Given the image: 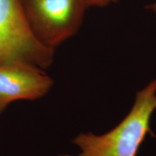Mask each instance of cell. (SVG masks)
<instances>
[{
	"label": "cell",
	"instance_id": "obj_1",
	"mask_svg": "<svg viewBox=\"0 0 156 156\" xmlns=\"http://www.w3.org/2000/svg\"><path fill=\"white\" fill-rule=\"evenodd\" d=\"M156 109V79L137 93L127 116L118 126L102 135L81 133L73 140L80 152L77 156H136Z\"/></svg>",
	"mask_w": 156,
	"mask_h": 156
},
{
	"label": "cell",
	"instance_id": "obj_2",
	"mask_svg": "<svg viewBox=\"0 0 156 156\" xmlns=\"http://www.w3.org/2000/svg\"><path fill=\"white\" fill-rule=\"evenodd\" d=\"M54 54L55 49L34 35L20 0H0V64H24L46 70Z\"/></svg>",
	"mask_w": 156,
	"mask_h": 156
},
{
	"label": "cell",
	"instance_id": "obj_3",
	"mask_svg": "<svg viewBox=\"0 0 156 156\" xmlns=\"http://www.w3.org/2000/svg\"><path fill=\"white\" fill-rule=\"evenodd\" d=\"M31 30L38 40L56 49L75 36L83 24L87 0H20Z\"/></svg>",
	"mask_w": 156,
	"mask_h": 156
},
{
	"label": "cell",
	"instance_id": "obj_4",
	"mask_svg": "<svg viewBox=\"0 0 156 156\" xmlns=\"http://www.w3.org/2000/svg\"><path fill=\"white\" fill-rule=\"evenodd\" d=\"M53 85V79L39 67L18 63L0 64V114L15 101L42 98Z\"/></svg>",
	"mask_w": 156,
	"mask_h": 156
},
{
	"label": "cell",
	"instance_id": "obj_5",
	"mask_svg": "<svg viewBox=\"0 0 156 156\" xmlns=\"http://www.w3.org/2000/svg\"><path fill=\"white\" fill-rule=\"evenodd\" d=\"M119 0H87L89 7H105L107 6L115 4Z\"/></svg>",
	"mask_w": 156,
	"mask_h": 156
},
{
	"label": "cell",
	"instance_id": "obj_6",
	"mask_svg": "<svg viewBox=\"0 0 156 156\" xmlns=\"http://www.w3.org/2000/svg\"><path fill=\"white\" fill-rule=\"evenodd\" d=\"M146 8L148 10L153 12V13H155L156 14V0H153V2L151 4L146 6Z\"/></svg>",
	"mask_w": 156,
	"mask_h": 156
},
{
	"label": "cell",
	"instance_id": "obj_7",
	"mask_svg": "<svg viewBox=\"0 0 156 156\" xmlns=\"http://www.w3.org/2000/svg\"><path fill=\"white\" fill-rule=\"evenodd\" d=\"M58 156H73V155H68V154H61V155H58Z\"/></svg>",
	"mask_w": 156,
	"mask_h": 156
}]
</instances>
